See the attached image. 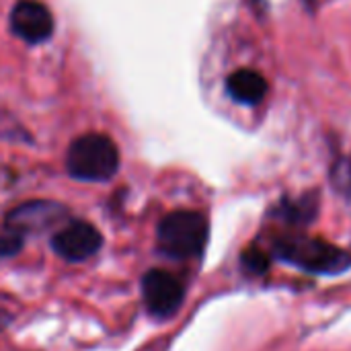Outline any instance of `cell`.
Here are the masks:
<instances>
[{
    "mask_svg": "<svg viewBox=\"0 0 351 351\" xmlns=\"http://www.w3.org/2000/svg\"><path fill=\"white\" fill-rule=\"evenodd\" d=\"M10 29L29 43L45 41L53 31V16L37 0H21L10 10Z\"/></svg>",
    "mask_w": 351,
    "mask_h": 351,
    "instance_id": "cell-6",
    "label": "cell"
},
{
    "mask_svg": "<svg viewBox=\"0 0 351 351\" xmlns=\"http://www.w3.org/2000/svg\"><path fill=\"white\" fill-rule=\"evenodd\" d=\"M142 296L152 317L169 319L181 308L185 288L177 276L165 269H152L142 278Z\"/></svg>",
    "mask_w": 351,
    "mask_h": 351,
    "instance_id": "cell-4",
    "label": "cell"
},
{
    "mask_svg": "<svg viewBox=\"0 0 351 351\" xmlns=\"http://www.w3.org/2000/svg\"><path fill=\"white\" fill-rule=\"evenodd\" d=\"M228 95L243 105H255L267 95L265 78L255 70H237L226 80Z\"/></svg>",
    "mask_w": 351,
    "mask_h": 351,
    "instance_id": "cell-8",
    "label": "cell"
},
{
    "mask_svg": "<svg viewBox=\"0 0 351 351\" xmlns=\"http://www.w3.org/2000/svg\"><path fill=\"white\" fill-rule=\"evenodd\" d=\"M267 265H269V255L259 247H251L243 253V267L249 274H265Z\"/></svg>",
    "mask_w": 351,
    "mask_h": 351,
    "instance_id": "cell-10",
    "label": "cell"
},
{
    "mask_svg": "<svg viewBox=\"0 0 351 351\" xmlns=\"http://www.w3.org/2000/svg\"><path fill=\"white\" fill-rule=\"evenodd\" d=\"M66 169L80 181H109L119 169V150L109 136H80L68 148Z\"/></svg>",
    "mask_w": 351,
    "mask_h": 351,
    "instance_id": "cell-3",
    "label": "cell"
},
{
    "mask_svg": "<svg viewBox=\"0 0 351 351\" xmlns=\"http://www.w3.org/2000/svg\"><path fill=\"white\" fill-rule=\"evenodd\" d=\"M317 214V199L306 195L300 199H286L278 208V216L288 224H308Z\"/></svg>",
    "mask_w": 351,
    "mask_h": 351,
    "instance_id": "cell-9",
    "label": "cell"
},
{
    "mask_svg": "<svg viewBox=\"0 0 351 351\" xmlns=\"http://www.w3.org/2000/svg\"><path fill=\"white\" fill-rule=\"evenodd\" d=\"M271 255L313 276H337L351 267V255L341 247L323 239L290 232L274 239Z\"/></svg>",
    "mask_w": 351,
    "mask_h": 351,
    "instance_id": "cell-1",
    "label": "cell"
},
{
    "mask_svg": "<svg viewBox=\"0 0 351 351\" xmlns=\"http://www.w3.org/2000/svg\"><path fill=\"white\" fill-rule=\"evenodd\" d=\"M158 249L171 259H195L208 243V220L193 210H177L165 216L156 230Z\"/></svg>",
    "mask_w": 351,
    "mask_h": 351,
    "instance_id": "cell-2",
    "label": "cell"
},
{
    "mask_svg": "<svg viewBox=\"0 0 351 351\" xmlns=\"http://www.w3.org/2000/svg\"><path fill=\"white\" fill-rule=\"evenodd\" d=\"M101 232L88 222H70L51 237V249L66 261L90 259L101 249Z\"/></svg>",
    "mask_w": 351,
    "mask_h": 351,
    "instance_id": "cell-5",
    "label": "cell"
},
{
    "mask_svg": "<svg viewBox=\"0 0 351 351\" xmlns=\"http://www.w3.org/2000/svg\"><path fill=\"white\" fill-rule=\"evenodd\" d=\"M335 187L341 193H346L348 197H351V154L341 165H337V171H335Z\"/></svg>",
    "mask_w": 351,
    "mask_h": 351,
    "instance_id": "cell-11",
    "label": "cell"
},
{
    "mask_svg": "<svg viewBox=\"0 0 351 351\" xmlns=\"http://www.w3.org/2000/svg\"><path fill=\"white\" fill-rule=\"evenodd\" d=\"M62 214H64L62 208L56 206V204H45V202H39V204H25L23 208L14 210V212L8 216V228L23 237L25 230H33V228L45 226V224H51V222L58 220Z\"/></svg>",
    "mask_w": 351,
    "mask_h": 351,
    "instance_id": "cell-7",
    "label": "cell"
}]
</instances>
